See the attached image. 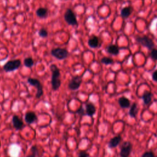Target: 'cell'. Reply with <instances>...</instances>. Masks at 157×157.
Returning <instances> with one entry per match:
<instances>
[{"label":"cell","instance_id":"25","mask_svg":"<svg viewBox=\"0 0 157 157\" xmlns=\"http://www.w3.org/2000/svg\"><path fill=\"white\" fill-rule=\"evenodd\" d=\"M141 157H155V156L152 152H146L142 154Z\"/></svg>","mask_w":157,"mask_h":157},{"label":"cell","instance_id":"19","mask_svg":"<svg viewBox=\"0 0 157 157\" xmlns=\"http://www.w3.org/2000/svg\"><path fill=\"white\" fill-rule=\"evenodd\" d=\"M36 15L40 18H45L48 15V10L45 8H39L36 11Z\"/></svg>","mask_w":157,"mask_h":157},{"label":"cell","instance_id":"15","mask_svg":"<svg viewBox=\"0 0 157 157\" xmlns=\"http://www.w3.org/2000/svg\"><path fill=\"white\" fill-rule=\"evenodd\" d=\"M88 44L91 48H96L98 47L99 44V39L97 36H93L92 38H90L88 41Z\"/></svg>","mask_w":157,"mask_h":157},{"label":"cell","instance_id":"17","mask_svg":"<svg viewBox=\"0 0 157 157\" xmlns=\"http://www.w3.org/2000/svg\"><path fill=\"white\" fill-rule=\"evenodd\" d=\"M152 94L151 92L145 91L144 93L142 95V99H143L144 103L145 104V105H148V104L150 103V102L152 101Z\"/></svg>","mask_w":157,"mask_h":157},{"label":"cell","instance_id":"30","mask_svg":"<svg viewBox=\"0 0 157 157\" xmlns=\"http://www.w3.org/2000/svg\"><path fill=\"white\" fill-rule=\"evenodd\" d=\"M1 145H2V144H1V141H0V148H1Z\"/></svg>","mask_w":157,"mask_h":157},{"label":"cell","instance_id":"31","mask_svg":"<svg viewBox=\"0 0 157 157\" xmlns=\"http://www.w3.org/2000/svg\"><path fill=\"white\" fill-rule=\"evenodd\" d=\"M0 119H1V115H0Z\"/></svg>","mask_w":157,"mask_h":157},{"label":"cell","instance_id":"21","mask_svg":"<svg viewBox=\"0 0 157 157\" xmlns=\"http://www.w3.org/2000/svg\"><path fill=\"white\" fill-rule=\"evenodd\" d=\"M101 62L106 65H112L114 63V60L112 58L109 57H104L101 58Z\"/></svg>","mask_w":157,"mask_h":157},{"label":"cell","instance_id":"20","mask_svg":"<svg viewBox=\"0 0 157 157\" xmlns=\"http://www.w3.org/2000/svg\"><path fill=\"white\" fill-rule=\"evenodd\" d=\"M24 65L27 68H32L34 65V61L32 58H27L23 61Z\"/></svg>","mask_w":157,"mask_h":157},{"label":"cell","instance_id":"24","mask_svg":"<svg viewBox=\"0 0 157 157\" xmlns=\"http://www.w3.org/2000/svg\"><path fill=\"white\" fill-rule=\"evenodd\" d=\"M76 113L78 114L79 115L81 116H83V115H86V112L83 109V108L81 106L79 109H77L76 111Z\"/></svg>","mask_w":157,"mask_h":157},{"label":"cell","instance_id":"4","mask_svg":"<svg viewBox=\"0 0 157 157\" xmlns=\"http://www.w3.org/2000/svg\"><path fill=\"white\" fill-rule=\"evenodd\" d=\"M136 41L144 47H147L149 50H152L155 47V44L153 40L148 36H145L143 37H138L136 38Z\"/></svg>","mask_w":157,"mask_h":157},{"label":"cell","instance_id":"1","mask_svg":"<svg viewBox=\"0 0 157 157\" xmlns=\"http://www.w3.org/2000/svg\"><path fill=\"white\" fill-rule=\"evenodd\" d=\"M50 71L52 72V88L53 90H57L61 86V80H60V71L56 65H52L50 66Z\"/></svg>","mask_w":157,"mask_h":157},{"label":"cell","instance_id":"23","mask_svg":"<svg viewBox=\"0 0 157 157\" xmlns=\"http://www.w3.org/2000/svg\"><path fill=\"white\" fill-rule=\"evenodd\" d=\"M38 35L41 38H47L48 36V32L47 31L44 29V28H41L39 32H38Z\"/></svg>","mask_w":157,"mask_h":157},{"label":"cell","instance_id":"11","mask_svg":"<svg viewBox=\"0 0 157 157\" xmlns=\"http://www.w3.org/2000/svg\"><path fill=\"white\" fill-rule=\"evenodd\" d=\"M12 124L17 130L21 129L23 126V121L17 115H14L12 117Z\"/></svg>","mask_w":157,"mask_h":157},{"label":"cell","instance_id":"8","mask_svg":"<svg viewBox=\"0 0 157 157\" xmlns=\"http://www.w3.org/2000/svg\"><path fill=\"white\" fill-rule=\"evenodd\" d=\"M132 144L129 141H125L122 145L120 155L121 157H129L132 150Z\"/></svg>","mask_w":157,"mask_h":157},{"label":"cell","instance_id":"2","mask_svg":"<svg viewBox=\"0 0 157 157\" xmlns=\"http://www.w3.org/2000/svg\"><path fill=\"white\" fill-rule=\"evenodd\" d=\"M27 82L28 84H30L31 85L35 87L37 89V93L36 95V97L37 98H40L43 95V93H44L42 85L41 82L38 79H37V78H31V77L28 78Z\"/></svg>","mask_w":157,"mask_h":157},{"label":"cell","instance_id":"29","mask_svg":"<svg viewBox=\"0 0 157 157\" xmlns=\"http://www.w3.org/2000/svg\"><path fill=\"white\" fill-rule=\"evenodd\" d=\"M27 157H36V156L35 155H33V154H32V155H30L27 156Z\"/></svg>","mask_w":157,"mask_h":157},{"label":"cell","instance_id":"28","mask_svg":"<svg viewBox=\"0 0 157 157\" xmlns=\"http://www.w3.org/2000/svg\"><path fill=\"white\" fill-rule=\"evenodd\" d=\"M32 154L35 155V156L38 153V148L36 146H33L32 148Z\"/></svg>","mask_w":157,"mask_h":157},{"label":"cell","instance_id":"10","mask_svg":"<svg viewBox=\"0 0 157 157\" xmlns=\"http://www.w3.org/2000/svg\"><path fill=\"white\" fill-rule=\"evenodd\" d=\"M85 112L86 115L89 117H93L96 113V108L94 104L92 102H89L86 104L85 106Z\"/></svg>","mask_w":157,"mask_h":157},{"label":"cell","instance_id":"14","mask_svg":"<svg viewBox=\"0 0 157 157\" xmlns=\"http://www.w3.org/2000/svg\"><path fill=\"white\" fill-rule=\"evenodd\" d=\"M107 52L111 55H117L119 54V48L116 45L111 44L108 47Z\"/></svg>","mask_w":157,"mask_h":157},{"label":"cell","instance_id":"18","mask_svg":"<svg viewBox=\"0 0 157 157\" xmlns=\"http://www.w3.org/2000/svg\"><path fill=\"white\" fill-rule=\"evenodd\" d=\"M138 112V109L137 107V104L136 103H133L132 104V106L130 108V109L129 111V115L131 117L136 118Z\"/></svg>","mask_w":157,"mask_h":157},{"label":"cell","instance_id":"5","mask_svg":"<svg viewBox=\"0 0 157 157\" xmlns=\"http://www.w3.org/2000/svg\"><path fill=\"white\" fill-rule=\"evenodd\" d=\"M64 18L66 22L70 25L75 26L77 25V20L75 16V14L73 12V11L70 9H68L64 15Z\"/></svg>","mask_w":157,"mask_h":157},{"label":"cell","instance_id":"13","mask_svg":"<svg viewBox=\"0 0 157 157\" xmlns=\"http://www.w3.org/2000/svg\"><path fill=\"white\" fill-rule=\"evenodd\" d=\"M121 141H122V138L120 136H116L114 137L109 141L108 143V147L109 149L116 147L120 144Z\"/></svg>","mask_w":157,"mask_h":157},{"label":"cell","instance_id":"22","mask_svg":"<svg viewBox=\"0 0 157 157\" xmlns=\"http://www.w3.org/2000/svg\"><path fill=\"white\" fill-rule=\"evenodd\" d=\"M150 57L152 60L154 61L157 60V49L156 48H153L150 52Z\"/></svg>","mask_w":157,"mask_h":157},{"label":"cell","instance_id":"7","mask_svg":"<svg viewBox=\"0 0 157 157\" xmlns=\"http://www.w3.org/2000/svg\"><path fill=\"white\" fill-rule=\"evenodd\" d=\"M82 83V77L81 76H74L69 81L68 84V88L71 90H76L79 89Z\"/></svg>","mask_w":157,"mask_h":157},{"label":"cell","instance_id":"26","mask_svg":"<svg viewBox=\"0 0 157 157\" xmlns=\"http://www.w3.org/2000/svg\"><path fill=\"white\" fill-rule=\"evenodd\" d=\"M78 157H89V154L85 151H81L78 155Z\"/></svg>","mask_w":157,"mask_h":157},{"label":"cell","instance_id":"16","mask_svg":"<svg viewBox=\"0 0 157 157\" xmlns=\"http://www.w3.org/2000/svg\"><path fill=\"white\" fill-rule=\"evenodd\" d=\"M133 11V8L130 6L128 7H125L123 8L121 11V16L124 18H126L130 16V15L132 14Z\"/></svg>","mask_w":157,"mask_h":157},{"label":"cell","instance_id":"27","mask_svg":"<svg viewBox=\"0 0 157 157\" xmlns=\"http://www.w3.org/2000/svg\"><path fill=\"white\" fill-rule=\"evenodd\" d=\"M152 79L155 82H157V70L155 71L152 74Z\"/></svg>","mask_w":157,"mask_h":157},{"label":"cell","instance_id":"12","mask_svg":"<svg viewBox=\"0 0 157 157\" xmlns=\"http://www.w3.org/2000/svg\"><path fill=\"white\" fill-rule=\"evenodd\" d=\"M118 102H119L120 106L123 109H126V108H129L130 104H131V102H130L129 99L125 96L120 97L119 99Z\"/></svg>","mask_w":157,"mask_h":157},{"label":"cell","instance_id":"3","mask_svg":"<svg viewBox=\"0 0 157 157\" xmlns=\"http://www.w3.org/2000/svg\"><path fill=\"white\" fill-rule=\"evenodd\" d=\"M52 55L58 60H64L69 55V52L65 48H55L51 50Z\"/></svg>","mask_w":157,"mask_h":157},{"label":"cell","instance_id":"9","mask_svg":"<svg viewBox=\"0 0 157 157\" xmlns=\"http://www.w3.org/2000/svg\"><path fill=\"white\" fill-rule=\"evenodd\" d=\"M25 120L29 125L32 124L37 120V116L33 112H28L25 115Z\"/></svg>","mask_w":157,"mask_h":157},{"label":"cell","instance_id":"6","mask_svg":"<svg viewBox=\"0 0 157 157\" xmlns=\"http://www.w3.org/2000/svg\"><path fill=\"white\" fill-rule=\"evenodd\" d=\"M21 65L20 60H13L8 62L3 66V69L6 72H11L17 69Z\"/></svg>","mask_w":157,"mask_h":157}]
</instances>
